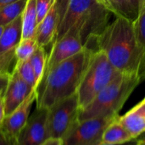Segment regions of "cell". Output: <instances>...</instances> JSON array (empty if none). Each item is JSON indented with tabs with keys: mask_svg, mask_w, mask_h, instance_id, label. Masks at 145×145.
I'll return each mask as SVG.
<instances>
[{
	"mask_svg": "<svg viewBox=\"0 0 145 145\" xmlns=\"http://www.w3.org/2000/svg\"><path fill=\"white\" fill-rule=\"evenodd\" d=\"M79 109L77 94L65 98L49 108L47 115L48 138L61 140L78 121Z\"/></svg>",
	"mask_w": 145,
	"mask_h": 145,
	"instance_id": "obj_5",
	"label": "cell"
},
{
	"mask_svg": "<svg viewBox=\"0 0 145 145\" xmlns=\"http://www.w3.org/2000/svg\"><path fill=\"white\" fill-rule=\"evenodd\" d=\"M10 73H0V96H3L8 85Z\"/></svg>",
	"mask_w": 145,
	"mask_h": 145,
	"instance_id": "obj_26",
	"label": "cell"
},
{
	"mask_svg": "<svg viewBox=\"0 0 145 145\" xmlns=\"http://www.w3.org/2000/svg\"><path fill=\"white\" fill-rule=\"evenodd\" d=\"M140 82L138 74L120 73L90 103L79 110L78 120L118 115Z\"/></svg>",
	"mask_w": 145,
	"mask_h": 145,
	"instance_id": "obj_3",
	"label": "cell"
},
{
	"mask_svg": "<svg viewBox=\"0 0 145 145\" xmlns=\"http://www.w3.org/2000/svg\"><path fill=\"white\" fill-rule=\"evenodd\" d=\"M42 145H62L61 140L58 138H48Z\"/></svg>",
	"mask_w": 145,
	"mask_h": 145,
	"instance_id": "obj_29",
	"label": "cell"
},
{
	"mask_svg": "<svg viewBox=\"0 0 145 145\" xmlns=\"http://www.w3.org/2000/svg\"><path fill=\"white\" fill-rule=\"evenodd\" d=\"M93 52L84 48L49 70L36 91L37 107L48 109L58 102L76 94Z\"/></svg>",
	"mask_w": 145,
	"mask_h": 145,
	"instance_id": "obj_2",
	"label": "cell"
},
{
	"mask_svg": "<svg viewBox=\"0 0 145 145\" xmlns=\"http://www.w3.org/2000/svg\"><path fill=\"white\" fill-rule=\"evenodd\" d=\"M15 1H17V0H0V10H1L4 6H6V5H8V4H9V3H13V2H15Z\"/></svg>",
	"mask_w": 145,
	"mask_h": 145,
	"instance_id": "obj_32",
	"label": "cell"
},
{
	"mask_svg": "<svg viewBox=\"0 0 145 145\" xmlns=\"http://www.w3.org/2000/svg\"><path fill=\"white\" fill-rule=\"evenodd\" d=\"M96 46L118 72L138 74L144 53L136 38L133 21L116 17L96 38Z\"/></svg>",
	"mask_w": 145,
	"mask_h": 145,
	"instance_id": "obj_1",
	"label": "cell"
},
{
	"mask_svg": "<svg viewBox=\"0 0 145 145\" xmlns=\"http://www.w3.org/2000/svg\"><path fill=\"white\" fill-rule=\"evenodd\" d=\"M145 6V0H142V7Z\"/></svg>",
	"mask_w": 145,
	"mask_h": 145,
	"instance_id": "obj_37",
	"label": "cell"
},
{
	"mask_svg": "<svg viewBox=\"0 0 145 145\" xmlns=\"http://www.w3.org/2000/svg\"><path fill=\"white\" fill-rule=\"evenodd\" d=\"M83 49L84 46L79 35L71 32H68L62 38L54 41L53 44L52 50L46 62L44 76L54 66L75 56Z\"/></svg>",
	"mask_w": 145,
	"mask_h": 145,
	"instance_id": "obj_10",
	"label": "cell"
},
{
	"mask_svg": "<svg viewBox=\"0 0 145 145\" xmlns=\"http://www.w3.org/2000/svg\"><path fill=\"white\" fill-rule=\"evenodd\" d=\"M47 60L48 57L46 56L44 47H39V46L37 47L34 53L30 57V62L34 70L35 78H36V91L40 85L42 78L44 76Z\"/></svg>",
	"mask_w": 145,
	"mask_h": 145,
	"instance_id": "obj_18",
	"label": "cell"
},
{
	"mask_svg": "<svg viewBox=\"0 0 145 145\" xmlns=\"http://www.w3.org/2000/svg\"><path fill=\"white\" fill-rule=\"evenodd\" d=\"M37 44L36 38H21L20 42L15 48L14 55L16 61H24L30 59L37 49Z\"/></svg>",
	"mask_w": 145,
	"mask_h": 145,
	"instance_id": "obj_21",
	"label": "cell"
},
{
	"mask_svg": "<svg viewBox=\"0 0 145 145\" xmlns=\"http://www.w3.org/2000/svg\"><path fill=\"white\" fill-rule=\"evenodd\" d=\"M6 115H5V109H4V104H3V96H0V128L3 125V122L4 121Z\"/></svg>",
	"mask_w": 145,
	"mask_h": 145,
	"instance_id": "obj_27",
	"label": "cell"
},
{
	"mask_svg": "<svg viewBox=\"0 0 145 145\" xmlns=\"http://www.w3.org/2000/svg\"><path fill=\"white\" fill-rule=\"evenodd\" d=\"M103 5L116 17H121L133 21L138 16V13L130 0H105Z\"/></svg>",
	"mask_w": 145,
	"mask_h": 145,
	"instance_id": "obj_17",
	"label": "cell"
},
{
	"mask_svg": "<svg viewBox=\"0 0 145 145\" xmlns=\"http://www.w3.org/2000/svg\"><path fill=\"white\" fill-rule=\"evenodd\" d=\"M37 26L36 0H27L22 13V38H36Z\"/></svg>",
	"mask_w": 145,
	"mask_h": 145,
	"instance_id": "obj_16",
	"label": "cell"
},
{
	"mask_svg": "<svg viewBox=\"0 0 145 145\" xmlns=\"http://www.w3.org/2000/svg\"><path fill=\"white\" fill-rule=\"evenodd\" d=\"M95 2L96 0H71L67 10L59 25L55 41L68 32L79 35V31Z\"/></svg>",
	"mask_w": 145,
	"mask_h": 145,
	"instance_id": "obj_9",
	"label": "cell"
},
{
	"mask_svg": "<svg viewBox=\"0 0 145 145\" xmlns=\"http://www.w3.org/2000/svg\"><path fill=\"white\" fill-rule=\"evenodd\" d=\"M133 25L138 43L145 55V6L140 9Z\"/></svg>",
	"mask_w": 145,
	"mask_h": 145,
	"instance_id": "obj_22",
	"label": "cell"
},
{
	"mask_svg": "<svg viewBox=\"0 0 145 145\" xmlns=\"http://www.w3.org/2000/svg\"><path fill=\"white\" fill-rule=\"evenodd\" d=\"M14 70L26 84L36 90V78L30 59L24 61H16Z\"/></svg>",
	"mask_w": 145,
	"mask_h": 145,
	"instance_id": "obj_20",
	"label": "cell"
},
{
	"mask_svg": "<svg viewBox=\"0 0 145 145\" xmlns=\"http://www.w3.org/2000/svg\"><path fill=\"white\" fill-rule=\"evenodd\" d=\"M33 90L35 89L26 84L18 73L13 70L10 73L8 85L3 95L5 115H8L16 109Z\"/></svg>",
	"mask_w": 145,
	"mask_h": 145,
	"instance_id": "obj_11",
	"label": "cell"
},
{
	"mask_svg": "<svg viewBox=\"0 0 145 145\" xmlns=\"http://www.w3.org/2000/svg\"><path fill=\"white\" fill-rule=\"evenodd\" d=\"M22 38V15L3 26L0 38V56L15 50Z\"/></svg>",
	"mask_w": 145,
	"mask_h": 145,
	"instance_id": "obj_14",
	"label": "cell"
},
{
	"mask_svg": "<svg viewBox=\"0 0 145 145\" xmlns=\"http://www.w3.org/2000/svg\"><path fill=\"white\" fill-rule=\"evenodd\" d=\"M26 3L27 0H17L4 6L0 10V25L4 26L21 15Z\"/></svg>",
	"mask_w": 145,
	"mask_h": 145,
	"instance_id": "obj_19",
	"label": "cell"
},
{
	"mask_svg": "<svg viewBox=\"0 0 145 145\" xmlns=\"http://www.w3.org/2000/svg\"><path fill=\"white\" fill-rule=\"evenodd\" d=\"M143 101H144V102H145V97L144 98V99H143Z\"/></svg>",
	"mask_w": 145,
	"mask_h": 145,
	"instance_id": "obj_38",
	"label": "cell"
},
{
	"mask_svg": "<svg viewBox=\"0 0 145 145\" xmlns=\"http://www.w3.org/2000/svg\"><path fill=\"white\" fill-rule=\"evenodd\" d=\"M37 100V91L33 90L26 99L11 114L5 116L1 131L10 145H15L18 137L25 126L31 107Z\"/></svg>",
	"mask_w": 145,
	"mask_h": 145,
	"instance_id": "obj_7",
	"label": "cell"
},
{
	"mask_svg": "<svg viewBox=\"0 0 145 145\" xmlns=\"http://www.w3.org/2000/svg\"><path fill=\"white\" fill-rule=\"evenodd\" d=\"M137 145H145V139L137 140Z\"/></svg>",
	"mask_w": 145,
	"mask_h": 145,
	"instance_id": "obj_34",
	"label": "cell"
},
{
	"mask_svg": "<svg viewBox=\"0 0 145 145\" xmlns=\"http://www.w3.org/2000/svg\"><path fill=\"white\" fill-rule=\"evenodd\" d=\"M118 115L78 120L61 139V144L62 145H99L105 128Z\"/></svg>",
	"mask_w": 145,
	"mask_h": 145,
	"instance_id": "obj_6",
	"label": "cell"
},
{
	"mask_svg": "<svg viewBox=\"0 0 145 145\" xmlns=\"http://www.w3.org/2000/svg\"><path fill=\"white\" fill-rule=\"evenodd\" d=\"M141 139H145V132L141 135V136H139V137L137 138V140H141Z\"/></svg>",
	"mask_w": 145,
	"mask_h": 145,
	"instance_id": "obj_35",
	"label": "cell"
},
{
	"mask_svg": "<svg viewBox=\"0 0 145 145\" xmlns=\"http://www.w3.org/2000/svg\"><path fill=\"white\" fill-rule=\"evenodd\" d=\"M15 58L14 50L0 56V73H9L8 68L11 62Z\"/></svg>",
	"mask_w": 145,
	"mask_h": 145,
	"instance_id": "obj_24",
	"label": "cell"
},
{
	"mask_svg": "<svg viewBox=\"0 0 145 145\" xmlns=\"http://www.w3.org/2000/svg\"><path fill=\"white\" fill-rule=\"evenodd\" d=\"M56 0H36L37 15V25L43 20L52 7L54 5Z\"/></svg>",
	"mask_w": 145,
	"mask_h": 145,
	"instance_id": "obj_23",
	"label": "cell"
},
{
	"mask_svg": "<svg viewBox=\"0 0 145 145\" xmlns=\"http://www.w3.org/2000/svg\"><path fill=\"white\" fill-rule=\"evenodd\" d=\"M3 26H1L0 25V38H1L2 34H3Z\"/></svg>",
	"mask_w": 145,
	"mask_h": 145,
	"instance_id": "obj_36",
	"label": "cell"
},
{
	"mask_svg": "<svg viewBox=\"0 0 145 145\" xmlns=\"http://www.w3.org/2000/svg\"><path fill=\"white\" fill-rule=\"evenodd\" d=\"M137 140L128 132L119 121V115L116 116L105 128L101 144H121Z\"/></svg>",
	"mask_w": 145,
	"mask_h": 145,
	"instance_id": "obj_15",
	"label": "cell"
},
{
	"mask_svg": "<svg viewBox=\"0 0 145 145\" xmlns=\"http://www.w3.org/2000/svg\"><path fill=\"white\" fill-rule=\"evenodd\" d=\"M119 73L102 50L93 51L76 92L79 109H82L90 103Z\"/></svg>",
	"mask_w": 145,
	"mask_h": 145,
	"instance_id": "obj_4",
	"label": "cell"
},
{
	"mask_svg": "<svg viewBox=\"0 0 145 145\" xmlns=\"http://www.w3.org/2000/svg\"><path fill=\"white\" fill-rule=\"evenodd\" d=\"M130 2L138 15V12H139L140 9L142 8V0H130Z\"/></svg>",
	"mask_w": 145,
	"mask_h": 145,
	"instance_id": "obj_30",
	"label": "cell"
},
{
	"mask_svg": "<svg viewBox=\"0 0 145 145\" xmlns=\"http://www.w3.org/2000/svg\"><path fill=\"white\" fill-rule=\"evenodd\" d=\"M138 76L140 78V80L143 81L145 80V55L144 56V58L142 60L139 70H138Z\"/></svg>",
	"mask_w": 145,
	"mask_h": 145,
	"instance_id": "obj_28",
	"label": "cell"
},
{
	"mask_svg": "<svg viewBox=\"0 0 145 145\" xmlns=\"http://www.w3.org/2000/svg\"><path fill=\"white\" fill-rule=\"evenodd\" d=\"M119 121L133 138L137 139L145 132V102L142 100L124 115H119Z\"/></svg>",
	"mask_w": 145,
	"mask_h": 145,
	"instance_id": "obj_13",
	"label": "cell"
},
{
	"mask_svg": "<svg viewBox=\"0 0 145 145\" xmlns=\"http://www.w3.org/2000/svg\"><path fill=\"white\" fill-rule=\"evenodd\" d=\"M48 109L36 107L35 111L20 132L15 145H42L48 138L47 132Z\"/></svg>",
	"mask_w": 145,
	"mask_h": 145,
	"instance_id": "obj_8",
	"label": "cell"
},
{
	"mask_svg": "<svg viewBox=\"0 0 145 145\" xmlns=\"http://www.w3.org/2000/svg\"><path fill=\"white\" fill-rule=\"evenodd\" d=\"M0 145H10L9 143L8 142V140L6 139L4 134L1 131V129H0Z\"/></svg>",
	"mask_w": 145,
	"mask_h": 145,
	"instance_id": "obj_31",
	"label": "cell"
},
{
	"mask_svg": "<svg viewBox=\"0 0 145 145\" xmlns=\"http://www.w3.org/2000/svg\"><path fill=\"white\" fill-rule=\"evenodd\" d=\"M59 26V17L56 5L52 7L37 26L36 42L37 46L45 47L55 41Z\"/></svg>",
	"mask_w": 145,
	"mask_h": 145,
	"instance_id": "obj_12",
	"label": "cell"
},
{
	"mask_svg": "<svg viewBox=\"0 0 145 145\" xmlns=\"http://www.w3.org/2000/svg\"><path fill=\"white\" fill-rule=\"evenodd\" d=\"M99 145H137V140H133L131 142H127L125 144H100Z\"/></svg>",
	"mask_w": 145,
	"mask_h": 145,
	"instance_id": "obj_33",
	"label": "cell"
},
{
	"mask_svg": "<svg viewBox=\"0 0 145 145\" xmlns=\"http://www.w3.org/2000/svg\"><path fill=\"white\" fill-rule=\"evenodd\" d=\"M70 2H71V0H56V2H55L57 12H58V17H59V25L60 21H62V19L67 10Z\"/></svg>",
	"mask_w": 145,
	"mask_h": 145,
	"instance_id": "obj_25",
	"label": "cell"
}]
</instances>
